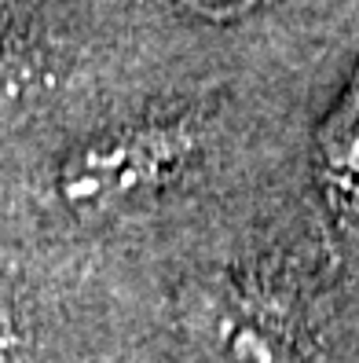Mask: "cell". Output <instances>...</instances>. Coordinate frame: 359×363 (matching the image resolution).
I'll use <instances>...</instances> for the list:
<instances>
[{
	"mask_svg": "<svg viewBox=\"0 0 359 363\" xmlns=\"http://www.w3.org/2000/svg\"><path fill=\"white\" fill-rule=\"evenodd\" d=\"M191 147V133L176 121L114 133L77 158L67 187L81 202H114L136 191H151L165 177L180 173Z\"/></svg>",
	"mask_w": 359,
	"mask_h": 363,
	"instance_id": "cell-1",
	"label": "cell"
},
{
	"mask_svg": "<svg viewBox=\"0 0 359 363\" xmlns=\"http://www.w3.org/2000/svg\"><path fill=\"white\" fill-rule=\"evenodd\" d=\"M30 84H33V70H30V62H26L23 55H18V52H11V48L0 45V111L23 99Z\"/></svg>",
	"mask_w": 359,
	"mask_h": 363,
	"instance_id": "cell-2",
	"label": "cell"
},
{
	"mask_svg": "<svg viewBox=\"0 0 359 363\" xmlns=\"http://www.w3.org/2000/svg\"><path fill=\"white\" fill-rule=\"evenodd\" d=\"M23 345V334H18V323H15V315L0 305V363H8L11 352Z\"/></svg>",
	"mask_w": 359,
	"mask_h": 363,
	"instance_id": "cell-3",
	"label": "cell"
},
{
	"mask_svg": "<svg viewBox=\"0 0 359 363\" xmlns=\"http://www.w3.org/2000/svg\"><path fill=\"white\" fill-rule=\"evenodd\" d=\"M205 8H239L242 0H202Z\"/></svg>",
	"mask_w": 359,
	"mask_h": 363,
	"instance_id": "cell-4",
	"label": "cell"
}]
</instances>
